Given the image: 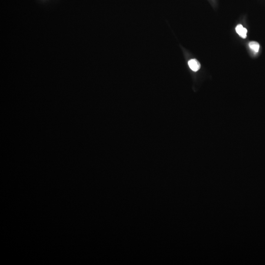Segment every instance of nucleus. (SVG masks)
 Masks as SVG:
<instances>
[{"instance_id":"7ed1b4c3","label":"nucleus","mask_w":265,"mask_h":265,"mask_svg":"<svg viewBox=\"0 0 265 265\" xmlns=\"http://www.w3.org/2000/svg\"><path fill=\"white\" fill-rule=\"evenodd\" d=\"M249 47L253 52L257 53L259 50L260 45L258 42L256 41H251L249 42Z\"/></svg>"},{"instance_id":"f257e3e1","label":"nucleus","mask_w":265,"mask_h":265,"mask_svg":"<svg viewBox=\"0 0 265 265\" xmlns=\"http://www.w3.org/2000/svg\"><path fill=\"white\" fill-rule=\"evenodd\" d=\"M188 65L191 70L196 72L200 68V63L196 59H192L188 62Z\"/></svg>"},{"instance_id":"f03ea898","label":"nucleus","mask_w":265,"mask_h":265,"mask_svg":"<svg viewBox=\"0 0 265 265\" xmlns=\"http://www.w3.org/2000/svg\"><path fill=\"white\" fill-rule=\"evenodd\" d=\"M236 31L237 33L242 38H245L247 36L248 30L245 28H244L242 25H238L236 28Z\"/></svg>"}]
</instances>
